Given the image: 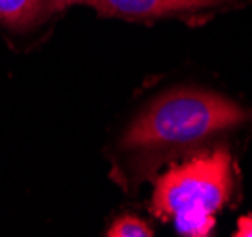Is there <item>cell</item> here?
Listing matches in <instances>:
<instances>
[{"label": "cell", "mask_w": 252, "mask_h": 237, "mask_svg": "<svg viewBox=\"0 0 252 237\" xmlns=\"http://www.w3.org/2000/svg\"><path fill=\"white\" fill-rule=\"evenodd\" d=\"M251 120L249 110L218 93L182 88L163 93L127 129L122 146L142 162L203 146Z\"/></svg>", "instance_id": "1"}, {"label": "cell", "mask_w": 252, "mask_h": 237, "mask_svg": "<svg viewBox=\"0 0 252 237\" xmlns=\"http://www.w3.org/2000/svg\"><path fill=\"white\" fill-rule=\"evenodd\" d=\"M233 192L231 156L224 148L193 158L158 178L152 211L175 220L180 236L205 237L215 228V212Z\"/></svg>", "instance_id": "2"}, {"label": "cell", "mask_w": 252, "mask_h": 237, "mask_svg": "<svg viewBox=\"0 0 252 237\" xmlns=\"http://www.w3.org/2000/svg\"><path fill=\"white\" fill-rule=\"evenodd\" d=\"M235 2L237 0H51V6L55 12V8L68 4H86L106 17L152 23L165 17H191L215 12Z\"/></svg>", "instance_id": "3"}, {"label": "cell", "mask_w": 252, "mask_h": 237, "mask_svg": "<svg viewBox=\"0 0 252 237\" xmlns=\"http://www.w3.org/2000/svg\"><path fill=\"white\" fill-rule=\"evenodd\" d=\"M48 12H53L51 0H0V27L21 33L36 25Z\"/></svg>", "instance_id": "4"}, {"label": "cell", "mask_w": 252, "mask_h": 237, "mask_svg": "<svg viewBox=\"0 0 252 237\" xmlns=\"http://www.w3.org/2000/svg\"><path fill=\"white\" fill-rule=\"evenodd\" d=\"M106 236L110 237H152L154 230L137 216H124L116 220Z\"/></svg>", "instance_id": "5"}, {"label": "cell", "mask_w": 252, "mask_h": 237, "mask_svg": "<svg viewBox=\"0 0 252 237\" xmlns=\"http://www.w3.org/2000/svg\"><path fill=\"white\" fill-rule=\"evenodd\" d=\"M237 237H252V214L241 216L237 222V230H235Z\"/></svg>", "instance_id": "6"}]
</instances>
